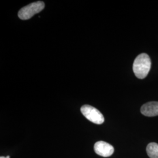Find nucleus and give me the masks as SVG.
I'll return each mask as SVG.
<instances>
[{"instance_id": "obj_2", "label": "nucleus", "mask_w": 158, "mask_h": 158, "mask_svg": "<svg viewBox=\"0 0 158 158\" xmlns=\"http://www.w3.org/2000/svg\"><path fill=\"white\" fill-rule=\"evenodd\" d=\"M45 8V4L42 1L34 2L21 8L18 12V17L23 20H27L34 15L42 11Z\"/></svg>"}, {"instance_id": "obj_1", "label": "nucleus", "mask_w": 158, "mask_h": 158, "mask_svg": "<svg viewBox=\"0 0 158 158\" xmlns=\"http://www.w3.org/2000/svg\"><path fill=\"white\" fill-rule=\"evenodd\" d=\"M151 68V60L147 53H141L136 57L133 63V71L136 77L145 79Z\"/></svg>"}, {"instance_id": "obj_3", "label": "nucleus", "mask_w": 158, "mask_h": 158, "mask_svg": "<svg viewBox=\"0 0 158 158\" xmlns=\"http://www.w3.org/2000/svg\"><path fill=\"white\" fill-rule=\"evenodd\" d=\"M81 112L86 118L96 124H102L104 122V116L101 112L91 106H83L81 107Z\"/></svg>"}, {"instance_id": "obj_5", "label": "nucleus", "mask_w": 158, "mask_h": 158, "mask_svg": "<svg viewBox=\"0 0 158 158\" xmlns=\"http://www.w3.org/2000/svg\"><path fill=\"white\" fill-rule=\"evenodd\" d=\"M142 114L147 117H155L158 115V102H148L143 104L141 108Z\"/></svg>"}, {"instance_id": "obj_6", "label": "nucleus", "mask_w": 158, "mask_h": 158, "mask_svg": "<svg viewBox=\"0 0 158 158\" xmlns=\"http://www.w3.org/2000/svg\"><path fill=\"white\" fill-rule=\"evenodd\" d=\"M147 152L150 158H158V144L151 142L148 145Z\"/></svg>"}, {"instance_id": "obj_4", "label": "nucleus", "mask_w": 158, "mask_h": 158, "mask_svg": "<svg viewBox=\"0 0 158 158\" xmlns=\"http://www.w3.org/2000/svg\"><path fill=\"white\" fill-rule=\"evenodd\" d=\"M94 149L97 155L104 158L111 156L114 152V147L107 142L104 141L97 142L94 144Z\"/></svg>"}, {"instance_id": "obj_7", "label": "nucleus", "mask_w": 158, "mask_h": 158, "mask_svg": "<svg viewBox=\"0 0 158 158\" xmlns=\"http://www.w3.org/2000/svg\"><path fill=\"white\" fill-rule=\"evenodd\" d=\"M0 158H10V156H6V157H4V156H1V157H0Z\"/></svg>"}]
</instances>
